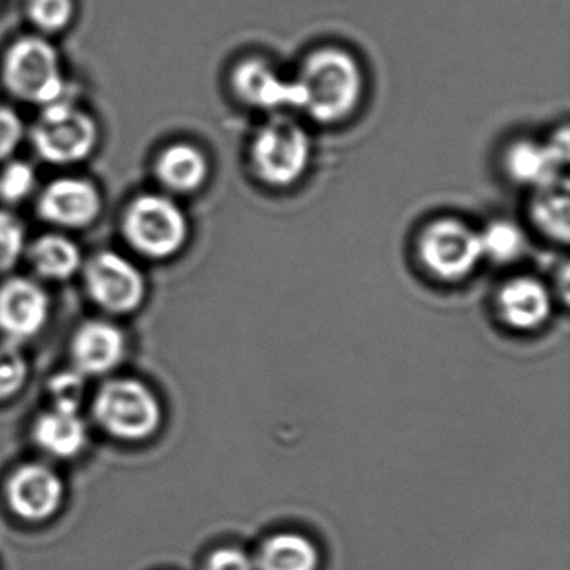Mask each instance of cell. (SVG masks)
<instances>
[{
  "label": "cell",
  "mask_w": 570,
  "mask_h": 570,
  "mask_svg": "<svg viewBox=\"0 0 570 570\" xmlns=\"http://www.w3.org/2000/svg\"><path fill=\"white\" fill-rule=\"evenodd\" d=\"M298 82L302 108L320 122H336L355 111L363 95V72L352 55L328 48L313 52Z\"/></svg>",
  "instance_id": "6da1fadb"
},
{
  "label": "cell",
  "mask_w": 570,
  "mask_h": 570,
  "mask_svg": "<svg viewBox=\"0 0 570 570\" xmlns=\"http://www.w3.org/2000/svg\"><path fill=\"white\" fill-rule=\"evenodd\" d=\"M12 98L41 108L68 96L61 56L45 36H26L12 42L0 68Z\"/></svg>",
  "instance_id": "7a4b0ae2"
},
{
  "label": "cell",
  "mask_w": 570,
  "mask_h": 570,
  "mask_svg": "<svg viewBox=\"0 0 570 570\" xmlns=\"http://www.w3.org/2000/svg\"><path fill=\"white\" fill-rule=\"evenodd\" d=\"M122 236L132 252L153 262H165L185 248L189 223L181 206L169 195L136 196L121 219Z\"/></svg>",
  "instance_id": "3957f363"
},
{
  "label": "cell",
  "mask_w": 570,
  "mask_h": 570,
  "mask_svg": "<svg viewBox=\"0 0 570 570\" xmlns=\"http://www.w3.org/2000/svg\"><path fill=\"white\" fill-rule=\"evenodd\" d=\"M31 141L39 158L49 165H79L98 148V121L65 96L42 108Z\"/></svg>",
  "instance_id": "277c9868"
},
{
  "label": "cell",
  "mask_w": 570,
  "mask_h": 570,
  "mask_svg": "<svg viewBox=\"0 0 570 570\" xmlns=\"http://www.w3.org/2000/svg\"><path fill=\"white\" fill-rule=\"evenodd\" d=\"M312 145L305 129L293 119L273 118L262 126L252 146V163L259 179L289 186L305 175Z\"/></svg>",
  "instance_id": "5b68a950"
},
{
  "label": "cell",
  "mask_w": 570,
  "mask_h": 570,
  "mask_svg": "<svg viewBox=\"0 0 570 570\" xmlns=\"http://www.w3.org/2000/svg\"><path fill=\"white\" fill-rule=\"evenodd\" d=\"M85 288L91 302L111 315H129L141 308L148 293L145 273L118 252H99L82 266Z\"/></svg>",
  "instance_id": "8992f818"
},
{
  "label": "cell",
  "mask_w": 570,
  "mask_h": 570,
  "mask_svg": "<svg viewBox=\"0 0 570 570\" xmlns=\"http://www.w3.org/2000/svg\"><path fill=\"white\" fill-rule=\"evenodd\" d=\"M95 415L111 435L141 440L158 430L161 409L155 393L135 380H115L96 396Z\"/></svg>",
  "instance_id": "52a82bcc"
},
{
  "label": "cell",
  "mask_w": 570,
  "mask_h": 570,
  "mask_svg": "<svg viewBox=\"0 0 570 570\" xmlns=\"http://www.w3.org/2000/svg\"><path fill=\"white\" fill-rule=\"evenodd\" d=\"M419 248L423 265L442 279L463 278L483 258L480 233L459 219H439L426 226Z\"/></svg>",
  "instance_id": "ba28073f"
},
{
  "label": "cell",
  "mask_w": 570,
  "mask_h": 570,
  "mask_svg": "<svg viewBox=\"0 0 570 570\" xmlns=\"http://www.w3.org/2000/svg\"><path fill=\"white\" fill-rule=\"evenodd\" d=\"M102 196L95 183L85 178H58L38 198L42 222L62 229H85L99 218Z\"/></svg>",
  "instance_id": "9c48e42d"
},
{
  "label": "cell",
  "mask_w": 570,
  "mask_h": 570,
  "mask_svg": "<svg viewBox=\"0 0 570 570\" xmlns=\"http://www.w3.org/2000/svg\"><path fill=\"white\" fill-rule=\"evenodd\" d=\"M51 302L35 279L12 276L0 285V333L9 343L35 338L49 320Z\"/></svg>",
  "instance_id": "30bf717a"
},
{
  "label": "cell",
  "mask_w": 570,
  "mask_h": 570,
  "mask_svg": "<svg viewBox=\"0 0 570 570\" xmlns=\"http://www.w3.org/2000/svg\"><path fill=\"white\" fill-rule=\"evenodd\" d=\"M62 495L65 487L58 473L38 463L21 466L9 480V503L22 519H49L61 507Z\"/></svg>",
  "instance_id": "8fae6325"
},
{
  "label": "cell",
  "mask_w": 570,
  "mask_h": 570,
  "mask_svg": "<svg viewBox=\"0 0 570 570\" xmlns=\"http://www.w3.org/2000/svg\"><path fill=\"white\" fill-rule=\"evenodd\" d=\"M72 358L82 375H102L126 355V336L115 323L92 320L79 326L72 338Z\"/></svg>",
  "instance_id": "7c38bea8"
},
{
  "label": "cell",
  "mask_w": 570,
  "mask_h": 570,
  "mask_svg": "<svg viewBox=\"0 0 570 570\" xmlns=\"http://www.w3.org/2000/svg\"><path fill=\"white\" fill-rule=\"evenodd\" d=\"M236 95L246 102L262 109H278L285 106L302 108L298 82L279 78L262 59L242 62L233 75Z\"/></svg>",
  "instance_id": "4fadbf2b"
},
{
  "label": "cell",
  "mask_w": 570,
  "mask_h": 570,
  "mask_svg": "<svg viewBox=\"0 0 570 570\" xmlns=\"http://www.w3.org/2000/svg\"><path fill=\"white\" fill-rule=\"evenodd\" d=\"M500 318L510 328L529 332L539 328L552 312V296L549 288L535 278L510 279L497 296Z\"/></svg>",
  "instance_id": "5bb4252c"
},
{
  "label": "cell",
  "mask_w": 570,
  "mask_h": 570,
  "mask_svg": "<svg viewBox=\"0 0 570 570\" xmlns=\"http://www.w3.org/2000/svg\"><path fill=\"white\" fill-rule=\"evenodd\" d=\"M155 176L171 195H193L208 179V158L189 142H175L159 153L155 161Z\"/></svg>",
  "instance_id": "9a60e30c"
},
{
  "label": "cell",
  "mask_w": 570,
  "mask_h": 570,
  "mask_svg": "<svg viewBox=\"0 0 570 570\" xmlns=\"http://www.w3.org/2000/svg\"><path fill=\"white\" fill-rule=\"evenodd\" d=\"M569 159V139L563 132L562 141L542 146L535 142L513 145L507 156V168L519 183H529L537 188L560 178V169L566 168Z\"/></svg>",
  "instance_id": "2e32d148"
},
{
  "label": "cell",
  "mask_w": 570,
  "mask_h": 570,
  "mask_svg": "<svg viewBox=\"0 0 570 570\" xmlns=\"http://www.w3.org/2000/svg\"><path fill=\"white\" fill-rule=\"evenodd\" d=\"M26 252L36 275L48 282H68L85 266L78 243L61 233L39 236Z\"/></svg>",
  "instance_id": "e0dca14e"
},
{
  "label": "cell",
  "mask_w": 570,
  "mask_h": 570,
  "mask_svg": "<svg viewBox=\"0 0 570 570\" xmlns=\"http://www.w3.org/2000/svg\"><path fill=\"white\" fill-rule=\"evenodd\" d=\"M35 439L51 455L71 459L85 449L88 430L75 410L55 409L38 420Z\"/></svg>",
  "instance_id": "ac0fdd59"
},
{
  "label": "cell",
  "mask_w": 570,
  "mask_h": 570,
  "mask_svg": "<svg viewBox=\"0 0 570 570\" xmlns=\"http://www.w3.org/2000/svg\"><path fill=\"white\" fill-rule=\"evenodd\" d=\"M318 550L299 533H278L263 543L255 566L258 570H316Z\"/></svg>",
  "instance_id": "d6986e66"
},
{
  "label": "cell",
  "mask_w": 570,
  "mask_h": 570,
  "mask_svg": "<svg viewBox=\"0 0 570 570\" xmlns=\"http://www.w3.org/2000/svg\"><path fill=\"white\" fill-rule=\"evenodd\" d=\"M539 196L533 202V218L537 225L556 239L566 242L569 236V189L567 178L539 186Z\"/></svg>",
  "instance_id": "ffe728a7"
},
{
  "label": "cell",
  "mask_w": 570,
  "mask_h": 570,
  "mask_svg": "<svg viewBox=\"0 0 570 570\" xmlns=\"http://www.w3.org/2000/svg\"><path fill=\"white\" fill-rule=\"evenodd\" d=\"M29 21L41 35H59L75 22L76 0H28Z\"/></svg>",
  "instance_id": "44dd1931"
},
{
  "label": "cell",
  "mask_w": 570,
  "mask_h": 570,
  "mask_svg": "<svg viewBox=\"0 0 570 570\" xmlns=\"http://www.w3.org/2000/svg\"><path fill=\"white\" fill-rule=\"evenodd\" d=\"M483 256H490L493 262L507 263L520 256L525 248V238L520 228L509 222H497L485 232L480 233Z\"/></svg>",
  "instance_id": "7402d4cb"
},
{
  "label": "cell",
  "mask_w": 570,
  "mask_h": 570,
  "mask_svg": "<svg viewBox=\"0 0 570 570\" xmlns=\"http://www.w3.org/2000/svg\"><path fill=\"white\" fill-rule=\"evenodd\" d=\"M35 168L26 161H8L0 171V199L6 205H19L32 196L36 189Z\"/></svg>",
  "instance_id": "603a6c76"
},
{
  "label": "cell",
  "mask_w": 570,
  "mask_h": 570,
  "mask_svg": "<svg viewBox=\"0 0 570 570\" xmlns=\"http://www.w3.org/2000/svg\"><path fill=\"white\" fill-rule=\"evenodd\" d=\"M28 248L24 225L12 213L0 209V275L12 272Z\"/></svg>",
  "instance_id": "cb8c5ba5"
},
{
  "label": "cell",
  "mask_w": 570,
  "mask_h": 570,
  "mask_svg": "<svg viewBox=\"0 0 570 570\" xmlns=\"http://www.w3.org/2000/svg\"><path fill=\"white\" fill-rule=\"evenodd\" d=\"M28 376V363L14 343L0 345V399H9L21 390Z\"/></svg>",
  "instance_id": "d4e9b609"
},
{
  "label": "cell",
  "mask_w": 570,
  "mask_h": 570,
  "mask_svg": "<svg viewBox=\"0 0 570 570\" xmlns=\"http://www.w3.org/2000/svg\"><path fill=\"white\" fill-rule=\"evenodd\" d=\"M49 389H51L56 409L78 412L82 396H85V379H82L81 372L76 370V372L59 373L51 380Z\"/></svg>",
  "instance_id": "484cf974"
},
{
  "label": "cell",
  "mask_w": 570,
  "mask_h": 570,
  "mask_svg": "<svg viewBox=\"0 0 570 570\" xmlns=\"http://www.w3.org/2000/svg\"><path fill=\"white\" fill-rule=\"evenodd\" d=\"M24 139V122L14 109L0 106V163L11 161Z\"/></svg>",
  "instance_id": "4316f807"
},
{
  "label": "cell",
  "mask_w": 570,
  "mask_h": 570,
  "mask_svg": "<svg viewBox=\"0 0 570 570\" xmlns=\"http://www.w3.org/2000/svg\"><path fill=\"white\" fill-rule=\"evenodd\" d=\"M206 570H256L255 562L238 549H219L209 557Z\"/></svg>",
  "instance_id": "83f0119b"
}]
</instances>
